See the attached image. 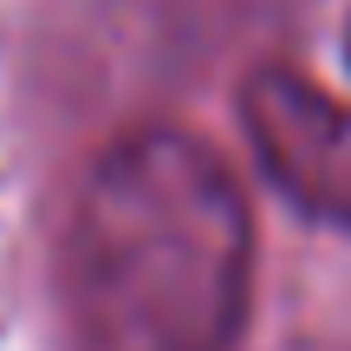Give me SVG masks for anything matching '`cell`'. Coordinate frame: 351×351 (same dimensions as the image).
I'll return each instance as SVG.
<instances>
[{
    "instance_id": "2",
    "label": "cell",
    "mask_w": 351,
    "mask_h": 351,
    "mask_svg": "<svg viewBox=\"0 0 351 351\" xmlns=\"http://www.w3.org/2000/svg\"><path fill=\"white\" fill-rule=\"evenodd\" d=\"M241 130L261 176L300 215L351 228V104L287 65H267L241 85Z\"/></svg>"
},
{
    "instance_id": "3",
    "label": "cell",
    "mask_w": 351,
    "mask_h": 351,
    "mask_svg": "<svg viewBox=\"0 0 351 351\" xmlns=\"http://www.w3.org/2000/svg\"><path fill=\"white\" fill-rule=\"evenodd\" d=\"M345 65H351V26H345Z\"/></svg>"
},
{
    "instance_id": "1",
    "label": "cell",
    "mask_w": 351,
    "mask_h": 351,
    "mask_svg": "<svg viewBox=\"0 0 351 351\" xmlns=\"http://www.w3.org/2000/svg\"><path fill=\"white\" fill-rule=\"evenodd\" d=\"M254 221L189 130H130L85 169L65 300L91 351H228L247 319Z\"/></svg>"
}]
</instances>
